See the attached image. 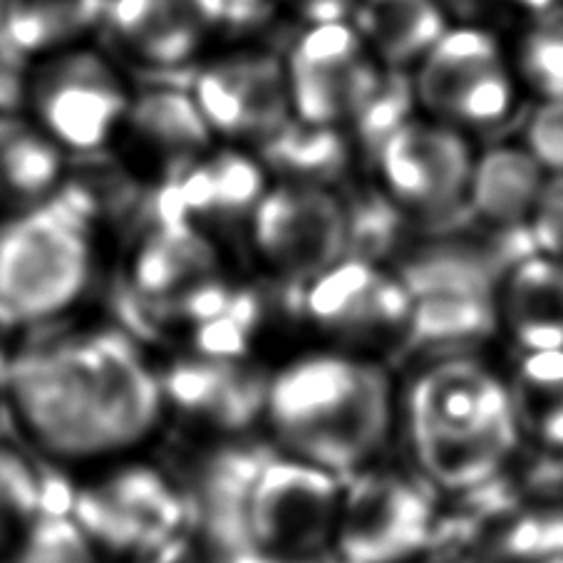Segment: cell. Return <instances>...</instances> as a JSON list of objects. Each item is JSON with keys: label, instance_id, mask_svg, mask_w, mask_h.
Here are the masks:
<instances>
[{"label": "cell", "instance_id": "7", "mask_svg": "<svg viewBox=\"0 0 563 563\" xmlns=\"http://www.w3.org/2000/svg\"><path fill=\"white\" fill-rule=\"evenodd\" d=\"M286 77L298 120L328 128L355 120L383 82L371 47L351 21L308 25L288 55Z\"/></svg>", "mask_w": 563, "mask_h": 563}, {"label": "cell", "instance_id": "30", "mask_svg": "<svg viewBox=\"0 0 563 563\" xmlns=\"http://www.w3.org/2000/svg\"><path fill=\"white\" fill-rule=\"evenodd\" d=\"M521 73L547 100L563 97V13H543L523 35Z\"/></svg>", "mask_w": 563, "mask_h": 563}, {"label": "cell", "instance_id": "15", "mask_svg": "<svg viewBox=\"0 0 563 563\" xmlns=\"http://www.w3.org/2000/svg\"><path fill=\"white\" fill-rule=\"evenodd\" d=\"M410 308L412 296L400 278L357 258L338 261L306 288V316L345 335L405 325Z\"/></svg>", "mask_w": 563, "mask_h": 563}, {"label": "cell", "instance_id": "39", "mask_svg": "<svg viewBox=\"0 0 563 563\" xmlns=\"http://www.w3.org/2000/svg\"><path fill=\"white\" fill-rule=\"evenodd\" d=\"M18 323H25V320L18 313H13V310L8 306L0 303V351H3V347H8V343H11L13 330H15ZM0 355H3V353H0Z\"/></svg>", "mask_w": 563, "mask_h": 563}, {"label": "cell", "instance_id": "33", "mask_svg": "<svg viewBox=\"0 0 563 563\" xmlns=\"http://www.w3.org/2000/svg\"><path fill=\"white\" fill-rule=\"evenodd\" d=\"M529 227L539 254L563 264V172L543 181Z\"/></svg>", "mask_w": 563, "mask_h": 563}, {"label": "cell", "instance_id": "34", "mask_svg": "<svg viewBox=\"0 0 563 563\" xmlns=\"http://www.w3.org/2000/svg\"><path fill=\"white\" fill-rule=\"evenodd\" d=\"M527 150L543 169L563 172V97L547 100L527 122Z\"/></svg>", "mask_w": 563, "mask_h": 563}, {"label": "cell", "instance_id": "18", "mask_svg": "<svg viewBox=\"0 0 563 563\" xmlns=\"http://www.w3.org/2000/svg\"><path fill=\"white\" fill-rule=\"evenodd\" d=\"M543 167L529 150L494 147L472 167L467 201L494 229L529 223L543 187Z\"/></svg>", "mask_w": 563, "mask_h": 563}, {"label": "cell", "instance_id": "10", "mask_svg": "<svg viewBox=\"0 0 563 563\" xmlns=\"http://www.w3.org/2000/svg\"><path fill=\"white\" fill-rule=\"evenodd\" d=\"M73 517L100 549L154 553L174 541L187 509L164 474L130 464L82 489Z\"/></svg>", "mask_w": 563, "mask_h": 563}, {"label": "cell", "instance_id": "6", "mask_svg": "<svg viewBox=\"0 0 563 563\" xmlns=\"http://www.w3.org/2000/svg\"><path fill=\"white\" fill-rule=\"evenodd\" d=\"M412 90L434 118L474 128L504 120L514 102V80L499 43L474 25L446 27L420 60Z\"/></svg>", "mask_w": 563, "mask_h": 563}, {"label": "cell", "instance_id": "37", "mask_svg": "<svg viewBox=\"0 0 563 563\" xmlns=\"http://www.w3.org/2000/svg\"><path fill=\"white\" fill-rule=\"evenodd\" d=\"M539 434L551 450L563 452V395L553 397L539 415Z\"/></svg>", "mask_w": 563, "mask_h": 563}, {"label": "cell", "instance_id": "31", "mask_svg": "<svg viewBox=\"0 0 563 563\" xmlns=\"http://www.w3.org/2000/svg\"><path fill=\"white\" fill-rule=\"evenodd\" d=\"M497 553L537 563L563 556V509L511 514L497 537Z\"/></svg>", "mask_w": 563, "mask_h": 563}, {"label": "cell", "instance_id": "4", "mask_svg": "<svg viewBox=\"0 0 563 563\" xmlns=\"http://www.w3.org/2000/svg\"><path fill=\"white\" fill-rule=\"evenodd\" d=\"M390 197L410 209L417 234L446 236L474 227L467 201L472 154L457 132L407 120L377 154Z\"/></svg>", "mask_w": 563, "mask_h": 563}, {"label": "cell", "instance_id": "16", "mask_svg": "<svg viewBox=\"0 0 563 563\" xmlns=\"http://www.w3.org/2000/svg\"><path fill=\"white\" fill-rule=\"evenodd\" d=\"M268 377L231 361L209 357L203 363H181L162 380L164 397L184 412L203 415L223 430H244L266 412Z\"/></svg>", "mask_w": 563, "mask_h": 563}, {"label": "cell", "instance_id": "5", "mask_svg": "<svg viewBox=\"0 0 563 563\" xmlns=\"http://www.w3.org/2000/svg\"><path fill=\"white\" fill-rule=\"evenodd\" d=\"M341 499L333 472L271 454L249 497L251 539L278 559L308 563L335 537Z\"/></svg>", "mask_w": 563, "mask_h": 563}, {"label": "cell", "instance_id": "14", "mask_svg": "<svg viewBox=\"0 0 563 563\" xmlns=\"http://www.w3.org/2000/svg\"><path fill=\"white\" fill-rule=\"evenodd\" d=\"M124 51L157 67L191 60L227 18L223 0H110L104 11Z\"/></svg>", "mask_w": 563, "mask_h": 563}, {"label": "cell", "instance_id": "13", "mask_svg": "<svg viewBox=\"0 0 563 563\" xmlns=\"http://www.w3.org/2000/svg\"><path fill=\"white\" fill-rule=\"evenodd\" d=\"M377 365L343 355H313L268 383L266 412L286 446L333 422L371 380Z\"/></svg>", "mask_w": 563, "mask_h": 563}, {"label": "cell", "instance_id": "20", "mask_svg": "<svg viewBox=\"0 0 563 563\" xmlns=\"http://www.w3.org/2000/svg\"><path fill=\"white\" fill-rule=\"evenodd\" d=\"M351 23L390 67L420 63L446 31L440 0H361Z\"/></svg>", "mask_w": 563, "mask_h": 563}, {"label": "cell", "instance_id": "26", "mask_svg": "<svg viewBox=\"0 0 563 563\" xmlns=\"http://www.w3.org/2000/svg\"><path fill=\"white\" fill-rule=\"evenodd\" d=\"M261 154L274 172L284 174L288 181L296 184H325L338 181L345 174L347 144L328 124L288 122L274 137L261 142Z\"/></svg>", "mask_w": 563, "mask_h": 563}, {"label": "cell", "instance_id": "17", "mask_svg": "<svg viewBox=\"0 0 563 563\" xmlns=\"http://www.w3.org/2000/svg\"><path fill=\"white\" fill-rule=\"evenodd\" d=\"M415 454L427 477L450 492H467L504 470L517 452V417L474 434L412 437Z\"/></svg>", "mask_w": 563, "mask_h": 563}, {"label": "cell", "instance_id": "41", "mask_svg": "<svg viewBox=\"0 0 563 563\" xmlns=\"http://www.w3.org/2000/svg\"><path fill=\"white\" fill-rule=\"evenodd\" d=\"M539 563H563V556H553V559H543Z\"/></svg>", "mask_w": 563, "mask_h": 563}, {"label": "cell", "instance_id": "22", "mask_svg": "<svg viewBox=\"0 0 563 563\" xmlns=\"http://www.w3.org/2000/svg\"><path fill=\"white\" fill-rule=\"evenodd\" d=\"M107 0H3L0 33L18 55H51L80 45L102 21Z\"/></svg>", "mask_w": 563, "mask_h": 563}, {"label": "cell", "instance_id": "8", "mask_svg": "<svg viewBox=\"0 0 563 563\" xmlns=\"http://www.w3.org/2000/svg\"><path fill=\"white\" fill-rule=\"evenodd\" d=\"M434 511L420 487L397 474H355L341 499L335 541L345 561L402 563L430 547Z\"/></svg>", "mask_w": 563, "mask_h": 563}, {"label": "cell", "instance_id": "27", "mask_svg": "<svg viewBox=\"0 0 563 563\" xmlns=\"http://www.w3.org/2000/svg\"><path fill=\"white\" fill-rule=\"evenodd\" d=\"M410 229H415L410 213L393 197L357 194L345 203V258L377 264L400 249Z\"/></svg>", "mask_w": 563, "mask_h": 563}, {"label": "cell", "instance_id": "21", "mask_svg": "<svg viewBox=\"0 0 563 563\" xmlns=\"http://www.w3.org/2000/svg\"><path fill=\"white\" fill-rule=\"evenodd\" d=\"M494 298L424 296L415 298L405 323V353H464L497 333Z\"/></svg>", "mask_w": 563, "mask_h": 563}, {"label": "cell", "instance_id": "11", "mask_svg": "<svg viewBox=\"0 0 563 563\" xmlns=\"http://www.w3.org/2000/svg\"><path fill=\"white\" fill-rule=\"evenodd\" d=\"M191 95L213 134L258 144L284 130L294 110L286 67L268 53L221 57L199 73Z\"/></svg>", "mask_w": 563, "mask_h": 563}, {"label": "cell", "instance_id": "2", "mask_svg": "<svg viewBox=\"0 0 563 563\" xmlns=\"http://www.w3.org/2000/svg\"><path fill=\"white\" fill-rule=\"evenodd\" d=\"M92 276V246L77 213L37 203L0 229V303L27 320L65 313Z\"/></svg>", "mask_w": 563, "mask_h": 563}, {"label": "cell", "instance_id": "40", "mask_svg": "<svg viewBox=\"0 0 563 563\" xmlns=\"http://www.w3.org/2000/svg\"><path fill=\"white\" fill-rule=\"evenodd\" d=\"M223 3H227V8H231V5H236V8H249V5H256V3H261V0H223Z\"/></svg>", "mask_w": 563, "mask_h": 563}, {"label": "cell", "instance_id": "24", "mask_svg": "<svg viewBox=\"0 0 563 563\" xmlns=\"http://www.w3.org/2000/svg\"><path fill=\"white\" fill-rule=\"evenodd\" d=\"M122 132H130L144 147L172 154L179 164L207 150L213 134L194 95L179 90L132 97Z\"/></svg>", "mask_w": 563, "mask_h": 563}, {"label": "cell", "instance_id": "25", "mask_svg": "<svg viewBox=\"0 0 563 563\" xmlns=\"http://www.w3.org/2000/svg\"><path fill=\"white\" fill-rule=\"evenodd\" d=\"M217 251L191 221L159 223L137 258V286L147 296H169L181 286L207 278Z\"/></svg>", "mask_w": 563, "mask_h": 563}, {"label": "cell", "instance_id": "29", "mask_svg": "<svg viewBox=\"0 0 563 563\" xmlns=\"http://www.w3.org/2000/svg\"><path fill=\"white\" fill-rule=\"evenodd\" d=\"M97 543L73 511H43L15 547V563H100Z\"/></svg>", "mask_w": 563, "mask_h": 563}, {"label": "cell", "instance_id": "12", "mask_svg": "<svg viewBox=\"0 0 563 563\" xmlns=\"http://www.w3.org/2000/svg\"><path fill=\"white\" fill-rule=\"evenodd\" d=\"M412 437L474 434L511 420V395L497 375L452 355L417 377L407 397Z\"/></svg>", "mask_w": 563, "mask_h": 563}, {"label": "cell", "instance_id": "42", "mask_svg": "<svg viewBox=\"0 0 563 563\" xmlns=\"http://www.w3.org/2000/svg\"><path fill=\"white\" fill-rule=\"evenodd\" d=\"M341 563H353V561H345V559H343V561H341Z\"/></svg>", "mask_w": 563, "mask_h": 563}, {"label": "cell", "instance_id": "36", "mask_svg": "<svg viewBox=\"0 0 563 563\" xmlns=\"http://www.w3.org/2000/svg\"><path fill=\"white\" fill-rule=\"evenodd\" d=\"M284 5L308 25H323L353 21L361 0H284Z\"/></svg>", "mask_w": 563, "mask_h": 563}, {"label": "cell", "instance_id": "3", "mask_svg": "<svg viewBox=\"0 0 563 563\" xmlns=\"http://www.w3.org/2000/svg\"><path fill=\"white\" fill-rule=\"evenodd\" d=\"M33 122L67 152H97L122 132L130 92L100 53L73 45L43 55L25 80Z\"/></svg>", "mask_w": 563, "mask_h": 563}, {"label": "cell", "instance_id": "19", "mask_svg": "<svg viewBox=\"0 0 563 563\" xmlns=\"http://www.w3.org/2000/svg\"><path fill=\"white\" fill-rule=\"evenodd\" d=\"M504 313L527 353L563 347V264L533 254L509 271Z\"/></svg>", "mask_w": 563, "mask_h": 563}, {"label": "cell", "instance_id": "1", "mask_svg": "<svg viewBox=\"0 0 563 563\" xmlns=\"http://www.w3.org/2000/svg\"><path fill=\"white\" fill-rule=\"evenodd\" d=\"M5 385L25 432L51 457L82 464L140 446L157 430L164 387L120 333L18 355Z\"/></svg>", "mask_w": 563, "mask_h": 563}, {"label": "cell", "instance_id": "28", "mask_svg": "<svg viewBox=\"0 0 563 563\" xmlns=\"http://www.w3.org/2000/svg\"><path fill=\"white\" fill-rule=\"evenodd\" d=\"M45 509V484L21 452L0 442V556L15 551Z\"/></svg>", "mask_w": 563, "mask_h": 563}, {"label": "cell", "instance_id": "38", "mask_svg": "<svg viewBox=\"0 0 563 563\" xmlns=\"http://www.w3.org/2000/svg\"><path fill=\"white\" fill-rule=\"evenodd\" d=\"M18 53L0 33V112H8V102L13 95V57Z\"/></svg>", "mask_w": 563, "mask_h": 563}, {"label": "cell", "instance_id": "9", "mask_svg": "<svg viewBox=\"0 0 563 563\" xmlns=\"http://www.w3.org/2000/svg\"><path fill=\"white\" fill-rule=\"evenodd\" d=\"M254 241L288 280H310L345 258V203L325 187L286 181L254 209Z\"/></svg>", "mask_w": 563, "mask_h": 563}, {"label": "cell", "instance_id": "35", "mask_svg": "<svg viewBox=\"0 0 563 563\" xmlns=\"http://www.w3.org/2000/svg\"><path fill=\"white\" fill-rule=\"evenodd\" d=\"M521 377L533 395L547 400L563 395V347L529 353L521 363Z\"/></svg>", "mask_w": 563, "mask_h": 563}, {"label": "cell", "instance_id": "32", "mask_svg": "<svg viewBox=\"0 0 563 563\" xmlns=\"http://www.w3.org/2000/svg\"><path fill=\"white\" fill-rule=\"evenodd\" d=\"M412 97L415 90L402 77H390V80L383 77L380 87H377L375 95L365 102L361 114L353 120L367 157L377 159L385 142L410 120Z\"/></svg>", "mask_w": 563, "mask_h": 563}, {"label": "cell", "instance_id": "23", "mask_svg": "<svg viewBox=\"0 0 563 563\" xmlns=\"http://www.w3.org/2000/svg\"><path fill=\"white\" fill-rule=\"evenodd\" d=\"M63 147L15 112H0V203L37 207L63 179Z\"/></svg>", "mask_w": 563, "mask_h": 563}]
</instances>
